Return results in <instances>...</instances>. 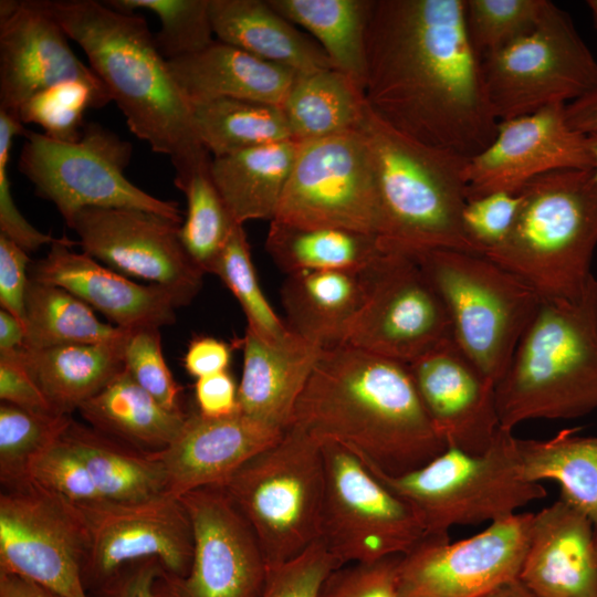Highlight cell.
Instances as JSON below:
<instances>
[{
    "instance_id": "16",
    "label": "cell",
    "mask_w": 597,
    "mask_h": 597,
    "mask_svg": "<svg viewBox=\"0 0 597 597\" xmlns=\"http://www.w3.org/2000/svg\"><path fill=\"white\" fill-rule=\"evenodd\" d=\"M192 526L193 553L188 574L164 570L156 597H261L269 565L260 542L223 485L179 496Z\"/></svg>"
},
{
    "instance_id": "20",
    "label": "cell",
    "mask_w": 597,
    "mask_h": 597,
    "mask_svg": "<svg viewBox=\"0 0 597 597\" xmlns=\"http://www.w3.org/2000/svg\"><path fill=\"white\" fill-rule=\"evenodd\" d=\"M565 106L500 121L492 143L465 164L467 199L517 193L532 179L555 170L593 169L588 136L568 125Z\"/></svg>"
},
{
    "instance_id": "53",
    "label": "cell",
    "mask_w": 597,
    "mask_h": 597,
    "mask_svg": "<svg viewBox=\"0 0 597 597\" xmlns=\"http://www.w3.org/2000/svg\"><path fill=\"white\" fill-rule=\"evenodd\" d=\"M30 262L28 252L0 233V305L23 324Z\"/></svg>"
},
{
    "instance_id": "21",
    "label": "cell",
    "mask_w": 597,
    "mask_h": 597,
    "mask_svg": "<svg viewBox=\"0 0 597 597\" xmlns=\"http://www.w3.org/2000/svg\"><path fill=\"white\" fill-rule=\"evenodd\" d=\"M69 40L42 0L0 1V111L19 117L32 96L69 81L84 82L111 96Z\"/></svg>"
},
{
    "instance_id": "10",
    "label": "cell",
    "mask_w": 597,
    "mask_h": 597,
    "mask_svg": "<svg viewBox=\"0 0 597 597\" xmlns=\"http://www.w3.org/2000/svg\"><path fill=\"white\" fill-rule=\"evenodd\" d=\"M23 137L19 170L66 224L88 207L139 209L184 221L178 202L156 198L125 177L133 146L102 125L86 123L71 143L28 129Z\"/></svg>"
},
{
    "instance_id": "28",
    "label": "cell",
    "mask_w": 597,
    "mask_h": 597,
    "mask_svg": "<svg viewBox=\"0 0 597 597\" xmlns=\"http://www.w3.org/2000/svg\"><path fill=\"white\" fill-rule=\"evenodd\" d=\"M217 40L295 73L334 67L320 44L268 0H210Z\"/></svg>"
},
{
    "instance_id": "34",
    "label": "cell",
    "mask_w": 597,
    "mask_h": 597,
    "mask_svg": "<svg viewBox=\"0 0 597 597\" xmlns=\"http://www.w3.org/2000/svg\"><path fill=\"white\" fill-rule=\"evenodd\" d=\"M366 106L363 87L331 67L296 73L282 109L292 140L302 144L356 130Z\"/></svg>"
},
{
    "instance_id": "23",
    "label": "cell",
    "mask_w": 597,
    "mask_h": 597,
    "mask_svg": "<svg viewBox=\"0 0 597 597\" xmlns=\"http://www.w3.org/2000/svg\"><path fill=\"white\" fill-rule=\"evenodd\" d=\"M76 244L62 237L30 266L29 277L63 287L126 331L172 325L177 310L190 304L175 291L138 284L88 254L72 251Z\"/></svg>"
},
{
    "instance_id": "2",
    "label": "cell",
    "mask_w": 597,
    "mask_h": 597,
    "mask_svg": "<svg viewBox=\"0 0 597 597\" xmlns=\"http://www.w3.org/2000/svg\"><path fill=\"white\" fill-rule=\"evenodd\" d=\"M292 423L392 476L423 467L448 448L408 365L346 344L323 349Z\"/></svg>"
},
{
    "instance_id": "17",
    "label": "cell",
    "mask_w": 597,
    "mask_h": 597,
    "mask_svg": "<svg viewBox=\"0 0 597 597\" xmlns=\"http://www.w3.org/2000/svg\"><path fill=\"white\" fill-rule=\"evenodd\" d=\"M76 505L88 535L82 569L88 593L124 566L148 558L158 559L168 575L188 574L193 534L179 498L164 493L143 501L103 500Z\"/></svg>"
},
{
    "instance_id": "25",
    "label": "cell",
    "mask_w": 597,
    "mask_h": 597,
    "mask_svg": "<svg viewBox=\"0 0 597 597\" xmlns=\"http://www.w3.org/2000/svg\"><path fill=\"white\" fill-rule=\"evenodd\" d=\"M519 579L542 597H597V527L562 498L533 513Z\"/></svg>"
},
{
    "instance_id": "52",
    "label": "cell",
    "mask_w": 597,
    "mask_h": 597,
    "mask_svg": "<svg viewBox=\"0 0 597 597\" xmlns=\"http://www.w3.org/2000/svg\"><path fill=\"white\" fill-rule=\"evenodd\" d=\"M21 349L0 353V399L19 408L49 415L54 411L21 359Z\"/></svg>"
},
{
    "instance_id": "8",
    "label": "cell",
    "mask_w": 597,
    "mask_h": 597,
    "mask_svg": "<svg viewBox=\"0 0 597 597\" xmlns=\"http://www.w3.org/2000/svg\"><path fill=\"white\" fill-rule=\"evenodd\" d=\"M252 526L269 567L297 557L321 536L326 488L322 443L292 423L223 485Z\"/></svg>"
},
{
    "instance_id": "13",
    "label": "cell",
    "mask_w": 597,
    "mask_h": 597,
    "mask_svg": "<svg viewBox=\"0 0 597 597\" xmlns=\"http://www.w3.org/2000/svg\"><path fill=\"white\" fill-rule=\"evenodd\" d=\"M273 220L304 228L346 229L379 238L381 221L375 169L358 128L298 144Z\"/></svg>"
},
{
    "instance_id": "6",
    "label": "cell",
    "mask_w": 597,
    "mask_h": 597,
    "mask_svg": "<svg viewBox=\"0 0 597 597\" xmlns=\"http://www.w3.org/2000/svg\"><path fill=\"white\" fill-rule=\"evenodd\" d=\"M512 230L483 256L528 284L542 300H574L590 276L597 247V184L593 169L538 176L520 191Z\"/></svg>"
},
{
    "instance_id": "54",
    "label": "cell",
    "mask_w": 597,
    "mask_h": 597,
    "mask_svg": "<svg viewBox=\"0 0 597 597\" xmlns=\"http://www.w3.org/2000/svg\"><path fill=\"white\" fill-rule=\"evenodd\" d=\"M161 572L156 558L134 562L88 594L90 597H156L154 584Z\"/></svg>"
},
{
    "instance_id": "59",
    "label": "cell",
    "mask_w": 597,
    "mask_h": 597,
    "mask_svg": "<svg viewBox=\"0 0 597 597\" xmlns=\"http://www.w3.org/2000/svg\"><path fill=\"white\" fill-rule=\"evenodd\" d=\"M24 324L6 310H0V353H11L23 348Z\"/></svg>"
},
{
    "instance_id": "4",
    "label": "cell",
    "mask_w": 597,
    "mask_h": 597,
    "mask_svg": "<svg viewBox=\"0 0 597 597\" xmlns=\"http://www.w3.org/2000/svg\"><path fill=\"white\" fill-rule=\"evenodd\" d=\"M358 130L375 169L381 249L411 256L437 249L482 255L462 224L469 159L400 134L368 105Z\"/></svg>"
},
{
    "instance_id": "62",
    "label": "cell",
    "mask_w": 597,
    "mask_h": 597,
    "mask_svg": "<svg viewBox=\"0 0 597 597\" xmlns=\"http://www.w3.org/2000/svg\"><path fill=\"white\" fill-rule=\"evenodd\" d=\"M586 4L589 8V11L594 20V24L597 29V0H588Z\"/></svg>"
},
{
    "instance_id": "11",
    "label": "cell",
    "mask_w": 597,
    "mask_h": 597,
    "mask_svg": "<svg viewBox=\"0 0 597 597\" xmlns=\"http://www.w3.org/2000/svg\"><path fill=\"white\" fill-rule=\"evenodd\" d=\"M498 121L568 104L597 88V61L570 17L549 1L525 35L481 59Z\"/></svg>"
},
{
    "instance_id": "46",
    "label": "cell",
    "mask_w": 597,
    "mask_h": 597,
    "mask_svg": "<svg viewBox=\"0 0 597 597\" xmlns=\"http://www.w3.org/2000/svg\"><path fill=\"white\" fill-rule=\"evenodd\" d=\"M124 368L129 376L160 405L182 410V387L175 380L163 354L160 328L129 331L124 344Z\"/></svg>"
},
{
    "instance_id": "15",
    "label": "cell",
    "mask_w": 597,
    "mask_h": 597,
    "mask_svg": "<svg viewBox=\"0 0 597 597\" xmlns=\"http://www.w3.org/2000/svg\"><path fill=\"white\" fill-rule=\"evenodd\" d=\"M360 275L363 302L346 345L409 364L453 338L446 306L413 256L383 251Z\"/></svg>"
},
{
    "instance_id": "9",
    "label": "cell",
    "mask_w": 597,
    "mask_h": 597,
    "mask_svg": "<svg viewBox=\"0 0 597 597\" xmlns=\"http://www.w3.org/2000/svg\"><path fill=\"white\" fill-rule=\"evenodd\" d=\"M413 258L446 306L454 342L496 387L542 298L480 254L437 249Z\"/></svg>"
},
{
    "instance_id": "49",
    "label": "cell",
    "mask_w": 597,
    "mask_h": 597,
    "mask_svg": "<svg viewBox=\"0 0 597 597\" xmlns=\"http://www.w3.org/2000/svg\"><path fill=\"white\" fill-rule=\"evenodd\" d=\"M336 567L318 540L297 557L269 567L261 597H318L324 580Z\"/></svg>"
},
{
    "instance_id": "57",
    "label": "cell",
    "mask_w": 597,
    "mask_h": 597,
    "mask_svg": "<svg viewBox=\"0 0 597 597\" xmlns=\"http://www.w3.org/2000/svg\"><path fill=\"white\" fill-rule=\"evenodd\" d=\"M568 125L576 132L589 135L597 132V88L566 104Z\"/></svg>"
},
{
    "instance_id": "44",
    "label": "cell",
    "mask_w": 597,
    "mask_h": 597,
    "mask_svg": "<svg viewBox=\"0 0 597 597\" xmlns=\"http://www.w3.org/2000/svg\"><path fill=\"white\" fill-rule=\"evenodd\" d=\"M112 98L81 81L51 86L28 100L19 111L23 124L40 125L46 136L60 142H76L85 127L87 108L105 106Z\"/></svg>"
},
{
    "instance_id": "43",
    "label": "cell",
    "mask_w": 597,
    "mask_h": 597,
    "mask_svg": "<svg viewBox=\"0 0 597 597\" xmlns=\"http://www.w3.org/2000/svg\"><path fill=\"white\" fill-rule=\"evenodd\" d=\"M109 7L125 12L149 11L160 21L154 35L156 45L167 60L193 54L213 39L210 0H108Z\"/></svg>"
},
{
    "instance_id": "1",
    "label": "cell",
    "mask_w": 597,
    "mask_h": 597,
    "mask_svg": "<svg viewBox=\"0 0 597 597\" xmlns=\"http://www.w3.org/2000/svg\"><path fill=\"white\" fill-rule=\"evenodd\" d=\"M366 64L367 105L400 134L467 159L494 139L464 0H374Z\"/></svg>"
},
{
    "instance_id": "40",
    "label": "cell",
    "mask_w": 597,
    "mask_h": 597,
    "mask_svg": "<svg viewBox=\"0 0 597 597\" xmlns=\"http://www.w3.org/2000/svg\"><path fill=\"white\" fill-rule=\"evenodd\" d=\"M198 137L212 157L291 140L281 106L222 98L193 106Z\"/></svg>"
},
{
    "instance_id": "22",
    "label": "cell",
    "mask_w": 597,
    "mask_h": 597,
    "mask_svg": "<svg viewBox=\"0 0 597 597\" xmlns=\"http://www.w3.org/2000/svg\"><path fill=\"white\" fill-rule=\"evenodd\" d=\"M407 365L423 407L447 446L471 454L485 452L500 429L495 386L454 339Z\"/></svg>"
},
{
    "instance_id": "27",
    "label": "cell",
    "mask_w": 597,
    "mask_h": 597,
    "mask_svg": "<svg viewBox=\"0 0 597 597\" xmlns=\"http://www.w3.org/2000/svg\"><path fill=\"white\" fill-rule=\"evenodd\" d=\"M191 103L243 100L281 106L296 73L214 40L205 49L168 61Z\"/></svg>"
},
{
    "instance_id": "35",
    "label": "cell",
    "mask_w": 597,
    "mask_h": 597,
    "mask_svg": "<svg viewBox=\"0 0 597 597\" xmlns=\"http://www.w3.org/2000/svg\"><path fill=\"white\" fill-rule=\"evenodd\" d=\"M265 250L286 275L302 271L360 272L384 251L376 235L275 220L270 221Z\"/></svg>"
},
{
    "instance_id": "30",
    "label": "cell",
    "mask_w": 597,
    "mask_h": 597,
    "mask_svg": "<svg viewBox=\"0 0 597 597\" xmlns=\"http://www.w3.org/2000/svg\"><path fill=\"white\" fill-rule=\"evenodd\" d=\"M126 337L108 344L62 345L38 350L21 348L20 354L54 411L72 416L124 370Z\"/></svg>"
},
{
    "instance_id": "42",
    "label": "cell",
    "mask_w": 597,
    "mask_h": 597,
    "mask_svg": "<svg viewBox=\"0 0 597 597\" xmlns=\"http://www.w3.org/2000/svg\"><path fill=\"white\" fill-rule=\"evenodd\" d=\"M72 420L70 415L38 413L1 402V486L28 481L33 460L62 437Z\"/></svg>"
},
{
    "instance_id": "47",
    "label": "cell",
    "mask_w": 597,
    "mask_h": 597,
    "mask_svg": "<svg viewBox=\"0 0 597 597\" xmlns=\"http://www.w3.org/2000/svg\"><path fill=\"white\" fill-rule=\"evenodd\" d=\"M29 480L76 504L106 500L81 458L62 437L33 460Z\"/></svg>"
},
{
    "instance_id": "50",
    "label": "cell",
    "mask_w": 597,
    "mask_h": 597,
    "mask_svg": "<svg viewBox=\"0 0 597 597\" xmlns=\"http://www.w3.org/2000/svg\"><path fill=\"white\" fill-rule=\"evenodd\" d=\"M522 197L520 192H493L468 200L462 211V224L481 254L502 243L516 220Z\"/></svg>"
},
{
    "instance_id": "12",
    "label": "cell",
    "mask_w": 597,
    "mask_h": 597,
    "mask_svg": "<svg viewBox=\"0 0 597 597\" xmlns=\"http://www.w3.org/2000/svg\"><path fill=\"white\" fill-rule=\"evenodd\" d=\"M321 443L326 488L320 541L338 566L405 555L427 536L415 511L356 454Z\"/></svg>"
},
{
    "instance_id": "29",
    "label": "cell",
    "mask_w": 597,
    "mask_h": 597,
    "mask_svg": "<svg viewBox=\"0 0 597 597\" xmlns=\"http://www.w3.org/2000/svg\"><path fill=\"white\" fill-rule=\"evenodd\" d=\"M287 328L302 339L329 349L344 345L363 302L360 272L302 271L281 286Z\"/></svg>"
},
{
    "instance_id": "60",
    "label": "cell",
    "mask_w": 597,
    "mask_h": 597,
    "mask_svg": "<svg viewBox=\"0 0 597 597\" xmlns=\"http://www.w3.org/2000/svg\"><path fill=\"white\" fill-rule=\"evenodd\" d=\"M482 597H542L526 586L521 579L514 578L495 587Z\"/></svg>"
},
{
    "instance_id": "3",
    "label": "cell",
    "mask_w": 597,
    "mask_h": 597,
    "mask_svg": "<svg viewBox=\"0 0 597 597\" xmlns=\"http://www.w3.org/2000/svg\"><path fill=\"white\" fill-rule=\"evenodd\" d=\"M87 56L132 133L172 165L206 150L193 107L159 52L146 19L96 0H42Z\"/></svg>"
},
{
    "instance_id": "51",
    "label": "cell",
    "mask_w": 597,
    "mask_h": 597,
    "mask_svg": "<svg viewBox=\"0 0 597 597\" xmlns=\"http://www.w3.org/2000/svg\"><path fill=\"white\" fill-rule=\"evenodd\" d=\"M400 557L336 567L324 580L318 597H400L397 586Z\"/></svg>"
},
{
    "instance_id": "19",
    "label": "cell",
    "mask_w": 597,
    "mask_h": 597,
    "mask_svg": "<svg viewBox=\"0 0 597 597\" xmlns=\"http://www.w3.org/2000/svg\"><path fill=\"white\" fill-rule=\"evenodd\" d=\"M158 213L132 208L88 207L66 224L83 252L126 275L182 295H198L206 274L180 239V226Z\"/></svg>"
},
{
    "instance_id": "24",
    "label": "cell",
    "mask_w": 597,
    "mask_h": 597,
    "mask_svg": "<svg viewBox=\"0 0 597 597\" xmlns=\"http://www.w3.org/2000/svg\"><path fill=\"white\" fill-rule=\"evenodd\" d=\"M285 430L240 410L222 418L189 412L176 439L154 451L166 472V492L179 498L199 488L224 485L241 465L276 442Z\"/></svg>"
},
{
    "instance_id": "39",
    "label": "cell",
    "mask_w": 597,
    "mask_h": 597,
    "mask_svg": "<svg viewBox=\"0 0 597 597\" xmlns=\"http://www.w3.org/2000/svg\"><path fill=\"white\" fill-rule=\"evenodd\" d=\"M208 150L174 165L175 186L185 195L186 217L180 226L181 242L198 266L210 270L240 224L232 217L212 175Z\"/></svg>"
},
{
    "instance_id": "18",
    "label": "cell",
    "mask_w": 597,
    "mask_h": 597,
    "mask_svg": "<svg viewBox=\"0 0 597 597\" xmlns=\"http://www.w3.org/2000/svg\"><path fill=\"white\" fill-rule=\"evenodd\" d=\"M532 516L516 513L458 542H451L449 534L427 535L399 559V596L482 597L519 578Z\"/></svg>"
},
{
    "instance_id": "5",
    "label": "cell",
    "mask_w": 597,
    "mask_h": 597,
    "mask_svg": "<svg viewBox=\"0 0 597 597\" xmlns=\"http://www.w3.org/2000/svg\"><path fill=\"white\" fill-rule=\"evenodd\" d=\"M500 428L597 410V277L574 300H542L495 387Z\"/></svg>"
},
{
    "instance_id": "58",
    "label": "cell",
    "mask_w": 597,
    "mask_h": 597,
    "mask_svg": "<svg viewBox=\"0 0 597 597\" xmlns=\"http://www.w3.org/2000/svg\"><path fill=\"white\" fill-rule=\"evenodd\" d=\"M0 597H62L21 576L0 572Z\"/></svg>"
},
{
    "instance_id": "33",
    "label": "cell",
    "mask_w": 597,
    "mask_h": 597,
    "mask_svg": "<svg viewBox=\"0 0 597 597\" xmlns=\"http://www.w3.org/2000/svg\"><path fill=\"white\" fill-rule=\"evenodd\" d=\"M62 438L81 458L106 500L143 501L167 493L166 472L154 451L133 447L74 419Z\"/></svg>"
},
{
    "instance_id": "26",
    "label": "cell",
    "mask_w": 597,
    "mask_h": 597,
    "mask_svg": "<svg viewBox=\"0 0 597 597\" xmlns=\"http://www.w3.org/2000/svg\"><path fill=\"white\" fill-rule=\"evenodd\" d=\"M242 350L239 410L285 430L323 349L292 332L279 343H268L247 328Z\"/></svg>"
},
{
    "instance_id": "7",
    "label": "cell",
    "mask_w": 597,
    "mask_h": 597,
    "mask_svg": "<svg viewBox=\"0 0 597 597\" xmlns=\"http://www.w3.org/2000/svg\"><path fill=\"white\" fill-rule=\"evenodd\" d=\"M364 464L415 511L427 535H447L455 525L493 523L547 495L541 483L524 479L516 438L502 428L483 453L448 447L423 467L401 475Z\"/></svg>"
},
{
    "instance_id": "14",
    "label": "cell",
    "mask_w": 597,
    "mask_h": 597,
    "mask_svg": "<svg viewBox=\"0 0 597 597\" xmlns=\"http://www.w3.org/2000/svg\"><path fill=\"white\" fill-rule=\"evenodd\" d=\"M1 488L0 572L62 597H90L82 576L88 535L78 506L31 480Z\"/></svg>"
},
{
    "instance_id": "37",
    "label": "cell",
    "mask_w": 597,
    "mask_h": 597,
    "mask_svg": "<svg viewBox=\"0 0 597 597\" xmlns=\"http://www.w3.org/2000/svg\"><path fill=\"white\" fill-rule=\"evenodd\" d=\"M374 0H268L280 14L305 29L334 69L364 90L366 30Z\"/></svg>"
},
{
    "instance_id": "31",
    "label": "cell",
    "mask_w": 597,
    "mask_h": 597,
    "mask_svg": "<svg viewBox=\"0 0 597 597\" xmlns=\"http://www.w3.org/2000/svg\"><path fill=\"white\" fill-rule=\"evenodd\" d=\"M298 143L284 140L212 157L211 175L234 220H273Z\"/></svg>"
},
{
    "instance_id": "45",
    "label": "cell",
    "mask_w": 597,
    "mask_h": 597,
    "mask_svg": "<svg viewBox=\"0 0 597 597\" xmlns=\"http://www.w3.org/2000/svg\"><path fill=\"white\" fill-rule=\"evenodd\" d=\"M548 0H464L469 40L482 59L532 31Z\"/></svg>"
},
{
    "instance_id": "38",
    "label": "cell",
    "mask_w": 597,
    "mask_h": 597,
    "mask_svg": "<svg viewBox=\"0 0 597 597\" xmlns=\"http://www.w3.org/2000/svg\"><path fill=\"white\" fill-rule=\"evenodd\" d=\"M23 348L108 344L123 341L129 331L101 322L93 308L61 286L29 280L25 294Z\"/></svg>"
},
{
    "instance_id": "48",
    "label": "cell",
    "mask_w": 597,
    "mask_h": 597,
    "mask_svg": "<svg viewBox=\"0 0 597 597\" xmlns=\"http://www.w3.org/2000/svg\"><path fill=\"white\" fill-rule=\"evenodd\" d=\"M27 129L21 119L7 112L0 111V233L13 241L25 252H32L42 245L60 241L35 229L19 211L11 190L8 176V163L13 139L24 136Z\"/></svg>"
},
{
    "instance_id": "56",
    "label": "cell",
    "mask_w": 597,
    "mask_h": 597,
    "mask_svg": "<svg viewBox=\"0 0 597 597\" xmlns=\"http://www.w3.org/2000/svg\"><path fill=\"white\" fill-rule=\"evenodd\" d=\"M231 346L210 336L190 341L184 357V366L196 379L227 371L231 362Z\"/></svg>"
},
{
    "instance_id": "41",
    "label": "cell",
    "mask_w": 597,
    "mask_h": 597,
    "mask_svg": "<svg viewBox=\"0 0 597 597\" xmlns=\"http://www.w3.org/2000/svg\"><path fill=\"white\" fill-rule=\"evenodd\" d=\"M210 273L219 276L238 300L248 321L247 328L258 337L279 343L291 334L259 283L243 224L234 228Z\"/></svg>"
},
{
    "instance_id": "55",
    "label": "cell",
    "mask_w": 597,
    "mask_h": 597,
    "mask_svg": "<svg viewBox=\"0 0 597 597\" xmlns=\"http://www.w3.org/2000/svg\"><path fill=\"white\" fill-rule=\"evenodd\" d=\"M195 398L197 411L207 418H222L239 410L238 385L228 370L197 379Z\"/></svg>"
},
{
    "instance_id": "36",
    "label": "cell",
    "mask_w": 597,
    "mask_h": 597,
    "mask_svg": "<svg viewBox=\"0 0 597 597\" xmlns=\"http://www.w3.org/2000/svg\"><path fill=\"white\" fill-rule=\"evenodd\" d=\"M578 430L563 429L546 440L516 438V447L524 479L557 482L561 498L597 527V436H579Z\"/></svg>"
},
{
    "instance_id": "32",
    "label": "cell",
    "mask_w": 597,
    "mask_h": 597,
    "mask_svg": "<svg viewBox=\"0 0 597 597\" xmlns=\"http://www.w3.org/2000/svg\"><path fill=\"white\" fill-rule=\"evenodd\" d=\"M78 412L92 428L146 451L168 447L188 416L160 405L125 368Z\"/></svg>"
},
{
    "instance_id": "61",
    "label": "cell",
    "mask_w": 597,
    "mask_h": 597,
    "mask_svg": "<svg viewBox=\"0 0 597 597\" xmlns=\"http://www.w3.org/2000/svg\"><path fill=\"white\" fill-rule=\"evenodd\" d=\"M587 136H588V143H589L590 153H591L593 159H594L593 171H594L595 180H596V184H597V132L591 133V134H589Z\"/></svg>"
}]
</instances>
